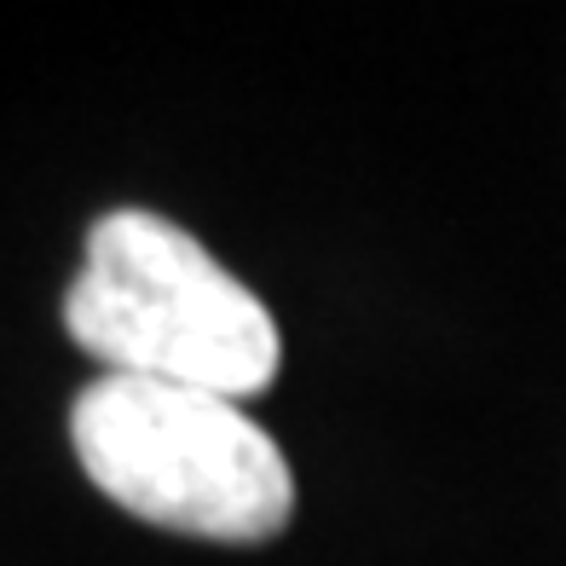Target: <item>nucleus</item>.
Here are the masks:
<instances>
[{"label":"nucleus","instance_id":"f03ea898","mask_svg":"<svg viewBox=\"0 0 566 566\" xmlns=\"http://www.w3.org/2000/svg\"><path fill=\"white\" fill-rule=\"evenodd\" d=\"M70 440L98 492L150 526L261 544L295 514L290 462L238 399L98 376L70 410Z\"/></svg>","mask_w":566,"mask_h":566},{"label":"nucleus","instance_id":"f257e3e1","mask_svg":"<svg viewBox=\"0 0 566 566\" xmlns=\"http://www.w3.org/2000/svg\"><path fill=\"white\" fill-rule=\"evenodd\" d=\"M64 329L105 376L249 399L277 376V324L186 226L150 209L93 220Z\"/></svg>","mask_w":566,"mask_h":566}]
</instances>
